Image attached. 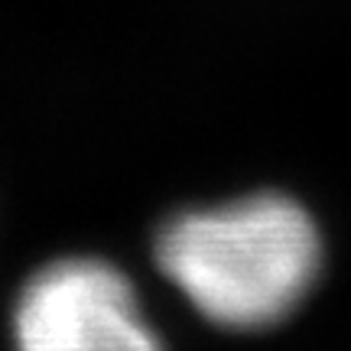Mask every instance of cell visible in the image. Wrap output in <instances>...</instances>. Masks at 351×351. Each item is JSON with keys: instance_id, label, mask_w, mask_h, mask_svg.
Wrapping results in <instances>:
<instances>
[{"instance_id": "6da1fadb", "label": "cell", "mask_w": 351, "mask_h": 351, "mask_svg": "<svg viewBox=\"0 0 351 351\" xmlns=\"http://www.w3.org/2000/svg\"><path fill=\"white\" fill-rule=\"evenodd\" d=\"M156 263L208 322L267 328L309 296L322 238L296 199L251 192L169 218L156 234Z\"/></svg>"}, {"instance_id": "7a4b0ae2", "label": "cell", "mask_w": 351, "mask_h": 351, "mask_svg": "<svg viewBox=\"0 0 351 351\" xmlns=\"http://www.w3.org/2000/svg\"><path fill=\"white\" fill-rule=\"evenodd\" d=\"M13 341L16 351H163L134 283L98 257H65L29 276Z\"/></svg>"}]
</instances>
